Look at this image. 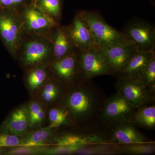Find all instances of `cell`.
<instances>
[{
  "instance_id": "cell-14",
  "label": "cell",
  "mask_w": 155,
  "mask_h": 155,
  "mask_svg": "<svg viewBox=\"0 0 155 155\" xmlns=\"http://www.w3.org/2000/svg\"><path fill=\"white\" fill-rule=\"evenodd\" d=\"M54 39L53 53L55 60L61 59L77 49L69 36L67 28H58Z\"/></svg>"
},
{
  "instance_id": "cell-27",
  "label": "cell",
  "mask_w": 155,
  "mask_h": 155,
  "mask_svg": "<svg viewBox=\"0 0 155 155\" xmlns=\"http://www.w3.org/2000/svg\"><path fill=\"white\" fill-rule=\"evenodd\" d=\"M20 142L21 140L17 136L9 133L2 126H1L0 127V147H19Z\"/></svg>"
},
{
  "instance_id": "cell-19",
  "label": "cell",
  "mask_w": 155,
  "mask_h": 155,
  "mask_svg": "<svg viewBox=\"0 0 155 155\" xmlns=\"http://www.w3.org/2000/svg\"><path fill=\"white\" fill-rule=\"evenodd\" d=\"M76 153L88 155L121 154L119 144L112 143H97L86 146L80 149Z\"/></svg>"
},
{
  "instance_id": "cell-9",
  "label": "cell",
  "mask_w": 155,
  "mask_h": 155,
  "mask_svg": "<svg viewBox=\"0 0 155 155\" xmlns=\"http://www.w3.org/2000/svg\"><path fill=\"white\" fill-rule=\"evenodd\" d=\"M108 126L110 141L112 143L126 145L151 141L132 122H117Z\"/></svg>"
},
{
  "instance_id": "cell-30",
  "label": "cell",
  "mask_w": 155,
  "mask_h": 155,
  "mask_svg": "<svg viewBox=\"0 0 155 155\" xmlns=\"http://www.w3.org/2000/svg\"><path fill=\"white\" fill-rule=\"evenodd\" d=\"M25 0H0V5L5 8H9L21 5Z\"/></svg>"
},
{
  "instance_id": "cell-18",
  "label": "cell",
  "mask_w": 155,
  "mask_h": 155,
  "mask_svg": "<svg viewBox=\"0 0 155 155\" xmlns=\"http://www.w3.org/2000/svg\"><path fill=\"white\" fill-rule=\"evenodd\" d=\"M52 108L49 113V126L52 129L66 125H74L69 111L64 104Z\"/></svg>"
},
{
  "instance_id": "cell-24",
  "label": "cell",
  "mask_w": 155,
  "mask_h": 155,
  "mask_svg": "<svg viewBox=\"0 0 155 155\" xmlns=\"http://www.w3.org/2000/svg\"><path fill=\"white\" fill-rule=\"evenodd\" d=\"M59 84L50 82L45 85L41 93L42 98L46 102L54 101L61 97L64 91Z\"/></svg>"
},
{
  "instance_id": "cell-6",
  "label": "cell",
  "mask_w": 155,
  "mask_h": 155,
  "mask_svg": "<svg viewBox=\"0 0 155 155\" xmlns=\"http://www.w3.org/2000/svg\"><path fill=\"white\" fill-rule=\"evenodd\" d=\"M100 48L110 67L112 75L116 77L138 50L136 46L128 39Z\"/></svg>"
},
{
  "instance_id": "cell-32",
  "label": "cell",
  "mask_w": 155,
  "mask_h": 155,
  "mask_svg": "<svg viewBox=\"0 0 155 155\" xmlns=\"http://www.w3.org/2000/svg\"><path fill=\"white\" fill-rule=\"evenodd\" d=\"M38 0H35V2H37Z\"/></svg>"
},
{
  "instance_id": "cell-25",
  "label": "cell",
  "mask_w": 155,
  "mask_h": 155,
  "mask_svg": "<svg viewBox=\"0 0 155 155\" xmlns=\"http://www.w3.org/2000/svg\"><path fill=\"white\" fill-rule=\"evenodd\" d=\"M29 125L35 126L43 122L45 116L43 108L36 102L31 103L28 109Z\"/></svg>"
},
{
  "instance_id": "cell-2",
  "label": "cell",
  "mask_w": 155,
  "mask_h": 155,
  "mask_svg": "<svg viewBox=\"0 0 155 155\" xmlns=\"http://www.w3.org/2000/svg\"><path fill=\"white\" fill-rule=\"evenodd\" d=\"M81 14L88 23L97 46L103 48L128 39L122 31L108 24L96 11H83Z\"/></svg>"
},
{
  "instance_id": "cell-13",
  "label": "cell",
  "mask_w": 155,
  "mask_h": 155,
  "mask_svg": "<svg viewBox=\"0 0 155 155\" xmlns=\"http://www.w3.org/2000/svg\"><path fill=\"white\" fill-rule=\"evenodd\" d=\"M29 125L28 110L22 107L13 112L2 126L9 133L18 136L26 132Z\"/></svg>"
},
{
  "instance_id": "cell-1",
  "label": "cell",
  "mask_w": 155,
  "mask_h": 155,
  "mask_svg": "<svg viewBox=\"0 0 155 155\" xmlns=\"http://www.w3.org/2000/svg\"><path fill=\"white\" fill-rule=\"evenodd\" d=\"M68 91L62 104L68 109L74 125L92 126L101 122L100 112L106 99L101 90L86 81L72 87Z\"/></svg>"
},
{
  "instance_id": "cell-4",
  "label": "cell",
  "mask_w": 155,
  "mask_h": 155,
  "mask_svg": "<svg viewBox=\"0 0 155 155\" xmlns=\"http://www.w3.org/2000/svg\"><path fill=\"white\" fill-rule=\"evenodd\" d=\"M137 108L116 91L105 100L100 112V121L108 125L119 122H132Z\"/></svg>"
},
{
  "instance_id": "cell-31",
  "label": "cell",
  "mask_w": 155,
  "mask_h": 155,
  "mask_svg": "<svg viewBox=\"0 0 155 155\" xmlns=\"http://www.w3.org/2000/svg\"><path fill=\"white\" fill-rule=\"evenodd\" d=\"M4 148L5 147H0V155L3 154V153H5V151Z\"/></svg>"
},
{
  "instance_id": "cell-11",
  "label": "cell",
  "mask_w": 155,
  "mask_h": 155,
  "mask_svg": "<svg viewBox=\"0 0 155 155\" xmlns=\"http://www.w3.org/2000/svg\"><path fill=\"white\" fill-rule=\"evenodd\" d=\"M155 53V50L153 51L137 50L116 78H141L145 69Z\"/></svg>"
},
{
  "instance_id": "cell-15",
  "label": "cell",
  "mask_w": 155,
  "mask_h": 155,
  "mask_svg": "<svg viewBox=\"0 0 155 155\" xmlns=\"http://www.w3.org/2000/svg\"><path fill=\"white\" fill-rule=\"evenodd\" d=\"M47 45L42 42L34 41L25 46L23 61L26 65H33L44 60L50 53Z\"/></svg>"
},
{
  "instance_id": "cell-10",
  "label": "cell",
  "mask_w": 155,
  "mask_h": 155,
  "mask_svg": "<svg viewBox=\"0 0 155 155\" xmlns=\"http://www.w3.org/2000/svg\"><path fill=\"white\" fill-rule=\"evenodd\" d=\"M68 33L78 49L87 48L97 45L88 23L79 12L69 27Z\"/></svg>"
},
{
  "instance_id": "cell-3",
  "label": "cell",
  "mask_w": 155,
  "mask_h": 155,
  "mask_svg": "<svg viewBox=\"0 0 155 155\" xmlns=\"http://www.w3.org/2000/svg\"><path fill=\"white\" fill-rule=\"evenodd\" d=\"M78 59L81 74L84 81L101 75H112L105 58L97 45L78 49Z\"/></svg>"
},
{
  "instance_id": "cell-28",
  "label": "cell",
  "mask_w": 155,
  "mask_h": 155,
  "mask_svg": "<svg viewBox=\"0 0 155 155\" xmlns=\"http://www.w3.org/2000/svg\"><path fill=\"white\" fill-rule=\"evenodd\" d=\"M84 147L81 146L55 145L51 148L44 149L42 153L47 155L71 154L76 153L80 149Z\"/></svg>"
},
{
  "instance_id": "cell-23",
  "label": "cell",
  "mask_w": 155,
  "mask_h": 155,
  "mask_svg": "<svg viewBox=\"0 0 155 155\" xmlns=\"http://www.w3.org/2000/svg\"><path fill=\"white\" fill-rule=\"evenodd\" d=\"M140 79L145 86L155 94V53L145 69Z\"/></svg>"
},
{
  "instance_id": "cell-20",
  "label": "cell",
  "mask_w": 155,
  "mask_h": 155,
  "mask_svg": "<svg viewBox=\"0 0 155 155\" xmlns=\"http://www.w3.org/2000/svg\"><path fill=\"white\" fill-rule=\"evenodd\" d=\"M52 129L49 126L29 133L21 140L19 146L37 147L43 145L51 134Z\"/></svg>"
},
{
  "instance_id": "cell-5",
  "label": "cell",
  "mask_w": 155,
  "mask_h": 155,
  "mask_svg": "<svg viewBox=\"0 0 155 155\" xmlns=\"http://www.w3.org/2000/svg\"><path fill=\"white\" fill-rule=\"evenodd\" d=\"M116 88L135 107L154 104L155 94L145 86L140 78H117Z\"/></svg>"
},
{
  "instance_id": "cell-29",
  "label": "cell",
  "mask_w": 155,
  "mask_h": 155,
  "mask_svg": "<svg viewBox=\"0 0 155 155\" xmlns=\"http://www.w3.org/2000/svg\"><path fill=\"white\" fill-rule=\"evenodd\" d=\"M44 149L39 148L35 147L19 146L7 151L5 154L10 155H33L43 153Z\"/></svg>"
},
{
  "instance_id": "cell-7",
  "label": "cell",
  "mask_w": 155,
  "mask_h": 155,
  "mask_svg": "<svg viewBox=\"0 0 155 155\" xmlns=\"http://www.w3.org/2000/svg\"><path fill=\"white\" fill-rule=\"evenodd\" d=\"M122 32L138 50L155 51V28L149 22L140 19L132 20Z\"/></svg>"
},
{
  "instance_id": "cell-16",
  "label": "cell",
  "mask_w": 155,
  "mask_h": 155,
  "mask_svg": "<svg viewBox=\"0 0 155 155\" xmlns=\"http://www.w3.org/2000/svg\"><path fill=\"white\" fill-rule=\"evenodd\" d=\"M132 122L136 126L147 130L155 129L154 104L147 105L137 108Z\"/></svg>"
},
{
  "instance_id": "cell-21",
  "label": "cell",
  "mask_w": 155,
  "mask_h": 155,
  "mask_svg": "<svg viewBox=\"0 0 155 155\" xmlns=\"http://www.w3.org/2000/svg\"><path fill=\"white\" fill-rule=\"evenodd\" d=\"M121 154L151 155L155 152V142L119 145Z\"/></svg>"
},
{
  "instance_id": "cell-22",
  "label": "cell",
  "mask_w": 155,
  "mask_h": 155,
  "mask_svg": "<svg viewBox=\"0 0 155 155\" xmlns=\"http://www.w3.org/2000/svg\"><path fill=\"white\" fill-rule=\"evenodd\" d=\"M39 8L53 18H58L61 13V0H38Z\"/></svg>"
},
{
  "instance_id": "cell-8",
  "label": "cell",
  "mask_w": 155,
  "mask_h": 155,
  "mask_svg": "<svg viewBox=\"0 0 155 155\" xmlns=\"http://www.w3.org/2000/svg\"><path fill=\"white\" fill-rule=\"evenodd\" d=\"M53 69L61 83L72 87L84 81L81 74L78 49L58 60H55Z\"/></svg>"
},
{
  "instance_id": "cell-12",
  "label": "cell",
  "mask_w": 155,
  "mask_h": 155,
  "mask_svg": "<svg viewBox=\"0 0 155 155\" xmlns=\"http://www.w3.org/2000/svg\"><path fill=\"white\" fill-rule=\"evenodd\" d=\"M20 26L17 20L8 14H0V35L12 51H16L19 41Z\"/></svg>"
},
{
  "instance_id": "cell-17",
  "label": "cell",
  "mask_w": 155,
  "mask_h": 155,
  "mask_svg": "<svg viewBox=\"0 0 155 155\" xmlns=\"http://www.w3.org/2000/svg\"><path fill=\"white\" fill-rule=\"evenodd\" d=\"M25 19L29 29L33 30H41L51 27L53 24L52 19L35 9H28L25 12Z\"/></svg>"
},
{
  "instance_id": "cell-26",
  "label": "cell",
  "mask_w": 155,
  "mask_h": 155,
  "mask_svg": "<svg viewBox=\"0 0 155 155\" xmlns=\"http://www.w3.org/2000/svg\"><path fill=\"white\" fill-rule=\"evenodd\" d=\"M46 72L43 68H36L30 72L27 82L31 90H35L42 84L46 78Z\"/></svg>"
}]
</instances>
